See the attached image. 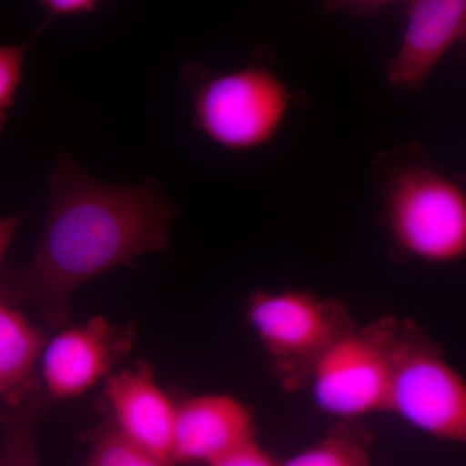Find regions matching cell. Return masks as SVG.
Segmentation results:
<instances>
[{"mask_svg":"<svg viewBox=\"0 0 466 466\" xmlns=\"http://www.w3.org/2000/svg\"><path fill=\"white\" fill-rule=\"evenodd\" d=\"M383 217L392 240L410 256L450 265L466 253V195L419 144L382 157Z\"/></svg>","mask_w":466,"mask_h":466,"instance_id":"cell-2","label":"cell"},{"mask_svg":"<svg viewBox=\"0 0 466 466\" xmlns=\"http://www.w3.org/2000/svg\"><path fill=\"white\" fill-rule=\"evenodd\" d=\"M281 466H373L370 455L357 441L330 437L288 460Z\"/></svg>","mask_w":466,"mask_h":466,"instance_id":"cell-14","label":"cell"},{"mask_svg":"<svg viewBox=\"0 0 466 466\" xmlns=\"http://www.w3.org/2000/svg\"><path fill=\"white\" fill-rule=\"evenodd\" d=\"M410 0H324V8L328 12H346L355 17H368L376 15L382 8L397 3H407Z\"/></svg>","mask_w":466,"mask_h":466,"instance_id":"cell-17","label":"cell"},{"mask_svg":"<svg viewBox=\"0 0 466 466\" xmlns=\"http://www.w3.org/2000/svg\"><path fill=\"white\" fill-rule=\"evenodd\" d=\"M48 179L50 213L41 242L2 289L9 302L33 303L48 328L60 329L76 288L167 249L175 208L155 179L137 186L101 182L67 155L57 156Z\"/></svg>","mask_w":466,"mask_h":466,"instance_id":"cell-1","label":"cell"},{"mask_svg":"<svg viewBox=\"0 0 466 466\" xmlns=\"http://www.w3.org/2000/svg\"><path fill=\"white\" fill-rule=\"evenodd\" d=\"M45 346V334L0 300V406L39 389L35 366Z\"/></svg>","mask_w":466,"mask_h":466,"instance_id":"cell-11","label":"cell"},{"mask_svg":"<svg viewBox=\"0 0 466 466\" xmlns=\"http://www.w3.org/2000/svg\"><path fill=\"white\" fill-rule=\"evenodd\" d=\"M183 79L191 91L196 127L229 150L271 143L293 104L288 86L263 61L228 73L192 63L184 67Z\"/></svg>","mask_w":466,"mask_h":466,"instance_id":"cell-4","label":"cell"},{"mask_svg":"<svg viewBox=\"0 0 466 466\" xmlns=\"http://www.w3.org/2000/svg\"><path fill=\"white\" fill-rule=\"evenodd\" d=\"M388 351L375 327L349 330L318 359L309 373L315 403L339 419L383 412L388 394Z\"/></svg>","mask_w":466,"mask_h":466,"instance_id":"cell-6","label":"cell"},{"mask_svg":"<svg viewBox=\"0 0 466 466\" xmlns=\"http://www.w3.org/2000/svg\"><path fill=\"white\" fill-rule=\"evenodd\" d=\"M400 50L386 76L401 90L417 91L466 34V0H410Z\"/></svg>","mask_w":466,"mask_h":466,"instance_id":"cell-9","label":"cell"},{"mask_svg":"<svg viewBox=\"0 0 466 466\" xmlns=\"http://www.w3.org/2000/svg\"><path fill=\"white\" fill-rule=\"evenodd\" d=\"M85 440L91 447L84 466H173L126 437L104 416Z\"/></svg>","mask_w":466,"mask_h":466,"instance_id":"cell-13","label":"cell"},{"mask_svg":"<svg viewBox=\"0 0 466 466\" xmlns=\"http://www.w3.org/2000/svg\"><path fill=\"white\" fill-rule=\"evenodd\" d=\"M207 466H281L271 453L258 443L256 437L242 441Z\"/></svg>","mask_w":466,"mask_h":466,"instance_id":"cell-16","label":"cell"},{"mask_svg":"<svg viewBox=\"0 0 466 466\" xmlns=\"http://www.w3.org/2000/svg\"><path fill=\"white\" fill-rule=\"evenodd\" d=\"M50 403L47 392L39 388L23 400L2 407L0 466H41L34 441V426Z\"/></svg>","mask_w":466,"mask_h":466,"instance_id":"cell-12","label":"cell"},{"mask_svg":"<svg viewBox=\"0 0 466 466\" xmlns=\"http://www.w3.org/2000/svg\"><path fill=\"white\" fill-rule=\"evenodd\" d=\"M373 327L390 364L383 412L437 440L465 443L466 383L460 372L410 323L386 319Z\"/></svg>","mask_w":466,"mask_h":466,"instance_id":"cell-3","label":"cell"},{"mask_svg":"<svg viewBox=\"0 0 466 466\" xmlns=\"http://www.w3.org/2000/svg\"><path fill=\"white\" fill-rule=\"evenodd\" d=\"M135 336L133 325L100 317L61 330L43 350L42 377L50 400L79 397L106 379L130 354Z\"/></svg>","mask_w":466,"mask_h":466,"instance_id":"cell-7","label":"cell"},{"mask_svg":"<svg viewBox=\"0 0 466 466\" xmlns=\"http://www.w3.org/2000/svg\"><path fill=\"white\" fill-rule=\"evenodd\" d=\"M256 437L249 408L227 394L188 398L177 404L174 466H207Z\"/></svg>","mask_w":466,"mask_h":466,"instance_id":"cell-10","label":"cell"},{"mask_svg":"<svg viewBox=\"0 0 466 466\" xmlns=\"http://www.w3.org/2000/svg\"><path fill=\"white\" fill-rule=\"evenodd\" d=\"M38 27L32 39L21 45L0 46V135L8 122V110L14 106L18 87L23 81L24 64L34 39L43 32Z\"/></svg>","mask_w":466,"mask_h":466,"instance_id":"cell-15","label":"cell"},{"mask_svg":"<svg viewBox=\"0 0 466 466\" xmlns=\"http://www.w3.org/2000/svg\"><path fill=\"white\" fill-rule=\"evenodd\" d=\"M247 317L276 376L290 388L309 382L325 350L357 328L341 302L308 290L257 291L248 302Z\"/></svg>","mask_w":466,"mask_h":466,"instance_id":"cell-5","label":"cell"},{"mask_svg":"<svg viewBox=\"0 0 466 466\" xmlns=\"http://www.w3.org/2000/svg\"><path fill=\"white\" fill-rule=\"evenodd\" d=\"M39 3L47 14L42 25L47 26L55 17L92 14L96 9L99 0H39Z\"/></svg>","mask_w":466,"mask_h":466,"instance_id":"cell-18","label":"cell"},{"mask_svg":"<svg viewBox=\"0 0 466 466\" xmlns=\"http://www.w3.org/2000/svg\"><path fill=\"white\" fill-rule=\"evenodd\" d=\"M23 218V214L0 218V266Z\"/></svg>","mask_w":466,"mask_h":466,"instance_id":"cell-19","label":"cell"},{"mask_svg":"<svg viewBox=\"0 0 466 466\" xmlns=\"http://www.w3.org/2000/svg\"><path fill=\"white\" fill-rule=\"evenodd\" d=\"M187 466H200V465H187Z\"/></svg>","mask_w":466,"mask_h":466,"instance_id":"cell-20","label":"cell"},{"mask_svg":"<svg viewBox=\"0 0 466 466\" xmlns=\"http://www.w3.org/2000/svg\"><path fill=\"white\" fill-rule=\"evenodd\" d=\"M101 410L113 425L135 443L173 465L177 404L159 388L148 363L110 373Z\"/></svg>","mask_w":466,"mask_h":466,"instance_id":"cell-8","label":"cell"}]
</instances>
